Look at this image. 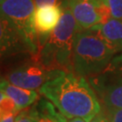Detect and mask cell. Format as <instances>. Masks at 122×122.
Returning <instances> with one entry per match:
<instances>
[{"label": "cell", "mask_w": 122, "mask_h": 122, "mask_svg": "<svg viewBox=\"0 0 122 122\" xmlns=\"http://www.w3.org/2000/svg\"><path fill=\"white\" fill-rule=\"evenodd\" d=\"M35 106L37 109L36 122H65L67 120L56 107L45 98L38 100Z\"/></svg>", "instance_id": "cell-12"}, {"label": "cell", "mask_w": 122, "mask_h": 122, "mask_svg": "<svg viewBox=\"0 0 122 122\" xmlns=\"http://www.w3.org/2000/svg\"><path fill=\"white\" fill-rule=\"evenodd\" d=\"M69 9L79 30H89L110 17L108 3L97 0H69Z\"/></svg>", "instance_id": "cell-8"}, {"label": "cell", "mask_w": 122, "mask_h": 122, "mask_svg": "<svg viewBox=\"0 0 122 122\" xmlns=\"http://www.w3.org/2000/svg\"><path fill=\"white\" fill-rule=\"evenodd\" d=\"M0 44L2 60L20 54L34 58L38 52V45L4 17L0 21Z\"/></svg>", "instance_id": "cell-7"}, {"label": "cell", "mask_w": 122, "mask_h": 122, "mask_svg": "<svg viewBox=\"0 0 122 122\" xmlns=\"http://www.w3.org/2000/svg\"><path fill=\"white\" fill-rule=\"evenodd\" d=\"M90 122H109V118L106 115L104 110H100L99 113H97L93 118L90 120Z\"/></svg>", "instance_id": "cell-18"}, {"label": "cell", "mask_w": 122, "mask_h": 122, "mask_svg": "<svg viewBox=\"0 0 122 122\" xmlns=\"http://www.w3.org/2000/svg\"><path fill=\"white\" fill-rule=\"evenodd\" d=\"M87 80L105 108L122 109V52L116 54L100 73Z\"/></svg>", "instance_id": "cell-4"}, {"label": "cell", "mask_w": 122, "mask_h": 122, "mask_svg": "<svg viewBox=\"0 0 122 122\" xmlns=\"http://www.w3.org/2000/svg\"><path fill=\"white\" fill-rule=\"evenodd\" d=\"M115 55L95 30H78L73 42L71 72L90 78L100 73Z\"/></svg>", "instance_id": "cell-3"}, {"label": "cell", "mask_w": 122, "mask_h": 122, "mask_svg": "<svg viewBox=\"0 0 122 122\" xmlns=\"http://www.w3.org/2000/svg\"><path fill=\"white\" fill-rule=\"evenodd\" d=\"M116 54L122 52V19L110 17L92 28Z\"/></svg>", "instance_id": "cell-10"}, {"label": "cell", "mask_w": 122, "mask_h": 122, "mask_svg": "<svg viewBox=\"0 0 122 122\" xmlns=\"http://www.w3.org/2000/svg\"><path fill=\"white\" fill-rule=\"evenodd\" d=\"M35 8L44 5H57L61 8L66 9L69 7V0H34Z\"/></svg>", "instance_id": "cell-15"}, {"label": "cell", "mask_w": 122, "mask_h": 122, "mask_svg": "<svg viewBox=\"0 0 122 122\" xmlns=\"http://www.w3.org/2000/svg\"><path fill=\"white\" fill-rule=\"evenodd\" d=\"M97 1H100V2H102V3H108V0H97Z\"/></svg>", "instance_id": "cell-20"}, {"label": "cell", "mask_w": 122, "mask_h": 122, "mask_svg": "<svg viewBox=\"0 0 122 122\" xmlns=\"http://www.w3.org/2000/svg\"><path fill=\"white\" fill-rule=\"evenodd\" d=\"M110 16L122 19V0H108Z\"/></svg>", "instance_id": "cell-16"}, {"label": "cell", "mask_w": 122, "mask_h": 122, "mask_svg": "<svg viewBox=\"0 0 122 122\" xmlns=\"http://www.w3.org/2000/svg\"><path fill=\"white\" fill-rule=\"evenodd\" d=\"M65 122H68V119H67V120H66V121Z\"/></svg>", "instance_id": "cell-22"}, {"label": "cell", "mask_w": 122, "mask_h": 122, "mask_svg": "<svg viewBox=\"0 0 122 122\" xmlns=\"http://www.w3.org/2000/svg\"><path fill=\"white\" fill-rule=\"evenodd\" d=\"M68 122H87V121L85 119L81 118H69Z\"/></svg>", "instance_id": "cell-19"}, {"label": "cell", "mask_w": 122, "mask_h": 122, "mask_svg": "<svg viewBox=\"0 0 122 122\" xmlns=\"http://www.w3.org/2000/svg\"><path fill=\"white\" fill-rule=\"evenodd\" d=\"M79 27L69 7L63 10L59 25L38 47L33 59L50 71H71L73 42Z\"/></svg>", "instance_id": "cell-2"}, {"label": "cell", "mask_w": 122, "mask_h": 122, "mask_svg": "<svg viewBox=\"0 0 122 122\" xmlns=\"http://www.w3.org/2000/svg\"><path fill=\"white\" fill-rule=\"evenodd\" d=\"M1 92L12 99L20 110L33 106L38 100V93L35 91L13 85L4 77L1 78Z\"/></svg>", "instance_id": "cell-11"}, {"label": "cell", "mask_w": 122, "mask_h": 122, "mask_svg": "<svg viewBox=\"0 0 122 122\" xmlns=\"http://www.w3.org/2000/svg\"><path fill=\"white\" fill-rule=\"evenodd\" d=\"M37 121V109L35 103L33 106L22 109L16 115L15 122H36Z\"/></svg>", "instance_id": "cell-14"}, {"label": "cell", "mask_w": 122, "mask_h": 122, "mask_svg": "<svg viewBox=\"0 0 122 122\" xmlns=\"http://www.w3.org/2000/svg\"><path fill=\"white\" fill-rule=\"evenodd\" d=\"M63 71H50L35 60L23 62L5 74L9 83L27 90H40L45 82L56 77Z\"/></svg>", "instance_id": "cell-5"}, {"label": "cell", "mask_w": 122, "mask_h": 122, "mask_svg": "<svg viewBox=\"0 0 122 122\" xmlns=\"http://www.w3.org/2000/svg\"><path fill=\"white\" fill-rule=\"evenodd\" d=\"M4 1H5V0H0V3H3Z\"/></svg>", "instance_id": "cell-21"}, {"label": "cell", "mask_w": 122, "mask_h": 122, "mask_svg": "<svg viewBox=\"0 0 122 122\" xmlns=\"http://www.w3.org/2000/svg\"><path fill=\"white\" fill-rule=\"evenodd\" d=\"M21 110L12 99L7 97L4 92H1L0 97V117L5 118L9 115H17Z\"/></svg>", "instance_id": "cell-13"}, {"label": "cell", "mask_w": 122, "mask_h": 122, "mask_svg": "<svg viewBox=\"0 0 122 122\" xmlns=\"http://www.w3.org/2000/svg\"><path fill=\"white\" fill-rule=\"evenodd\" d=\"M105 112L109 122H122V109L106 108Z\"/></svg>", "instance_id": "cell-17"}, {"label": "cell", "mask_w": 122, "mask_h": 122, "mask_svg": "<svg viewBox=\"0 0 122 122\" xmlns=\"http://www.w3.org/2000/svg\"><path fill=\"white\" fill-rule=\"evenodd\" d=\"M1 17L12 25L37 44V35L34 24L35 5L34 0H5L0 3Z\"/></svg>", "instance_id": "cell-6"}, {"label": "cell", "mask_w": 122, "mask_h": 122, "mask_svg": "<svg viewBox=\"0 0 122 122\" xmlns=\"http://www.w3.org/2000/svg\"><path fill=\"white\" fill-rule=\"evenodd\" d=\"M67 119L81 118L90 122L101 110V104L88 80L71 71H62L39 90Z\"/></svg>", "instance_id": "cell-1"}, {"label": "cell", "mask_w": 122, "mask_h": 122, "mask_svg": "<svg viewBox=\"0 0 122 122\" xmlns=\"http://www.w3.org/2000/svg\"><path fill=\"white\" fill-rule=\"evenodd\" d=\"M63 14V9L57 5H44L35 8L34 24L37 35L38 47L55 30Z\"/></svg>", "instance_id": "cell-9"}]
</instances>
